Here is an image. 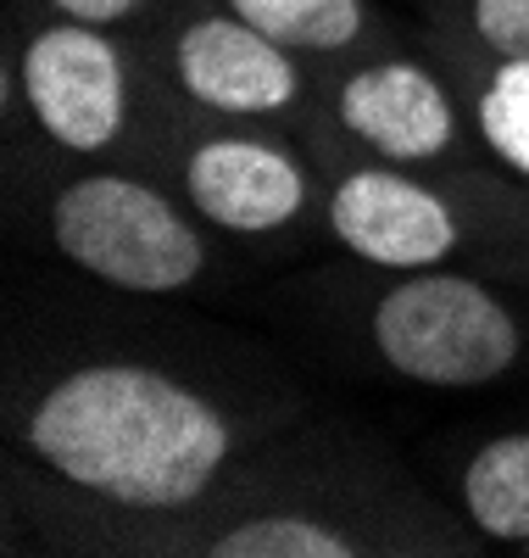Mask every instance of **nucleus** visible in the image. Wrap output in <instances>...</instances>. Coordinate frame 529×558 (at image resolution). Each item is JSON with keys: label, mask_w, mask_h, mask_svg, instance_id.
Instances as JSON below:
<instances>
[{"label": "nucleus", "mask_w": 529, "mask_h": 558, "mask_svg": "<svg viewBox=\"0 0 529 558\" xmlns=\"http://www.w3.org/2000/svg\"><path fill=\"white\" fill-rule=\"evenodd\" d=\"M28 452L67 486L123 508H184L218 481L229 425L162 368L89 363L39 397Z\"/></svg>", "instance_id": "obj_1"}, {"label": "nucleus", "mask_w": 529, "mask_h": 558, "mask_svg": "<svg viewBox=\"0 0 529 558\" xmlns=\"http://www.w3.org/2000/svg\"><path fill=\"white\" fill-rule=\"evenodd\" d=\"M379 357L413 386L473 391L502 380L518 357V318L468 274L418 268L373 307Z\"/></svg>", "instance_id": "obj_2"}, {"label": "nucleus", "mask_w": 529, "mask_h": 558, "mask_svg": "<svg viewBox=\"0 0 529 558\" xmlns=\"http://www.w3.org/2000/svg\"><path fill=\"white\" fill-rule=\"evenodd\" d=\"M51 235L67 263L134 296L184 291L207 263V246L189 229V218L146 179L123 173L73 179L51 207Z\"/></svg>", "instance_id": "obj_3"}, {"label": "nucleus", "mask_w": 529, "mask_h": 558, "mask_svg": "<svg viewBox=\"0 0 529 558\" xmlns=\"http://www.w3.org/2000/svg\"><path fill=\"white\" fill-rule=\"evenodd\" d=\"M23 96L34 123L67 151H101L123 129V51L95 23L39 28L23 51Z\"/></svg>", "instance_id": "obj_4"}, {"label": "nucleus", "mask_w": 529, "mask_h": 558, "mask_svg": "<svg viewBox=\"0 0 529 558\" xmlns=\"http://www.w3.org/2000/svg\"><path fill=\"white\" fill-rule=\"evenodd\" d=\"M329 229L346 252H357L373 268H391V274L441 268L457 252L452 207L429 184H418L396 168L346 173L329 196Z\"/></svg>", "instance_id": "obj_5"}, {"label": "nucleus", "mask_w": 529, "mask_h": 558, "mask_svg": "<svg viewBox=\"0 0 529 558\" xmlns=\"http://www.w3.org/2000/svg\"><path fill=\"white\" fill-rule=\"evenodd\" d=\"M179 84L212 112L257 118L296 101V62L246 17H201L179 34Z\"/></svg>", "instance_id": "obj_6"}, {"label": "nucleus", "mask_w": 529, "mask_h": 558, "mask_svg": "<svg viewBox=\"0 0 529 558\" xmlns=\"http://www.w3.org/2000/svg\"><path fill=\"white\" fill-rule=\"evenodd\" d=\"M184 191L207 223L234 229V235H262L302 213L307 173L268 140L223 134L196 146V157L184 162Z\"/></svg>", "instance_id": "obj_7"}, {"label": "nucleus", "mask_w": 529, "mask_h": 558, "mask_svg": "<svg viewBox=\"0 0 529 558\" xmlns=\"http://www.w3.org/2000/svg\"><path fill=\"white\" fill-rule=\"evenodd\" d=\"M341 123L391 162L441 157L457 134L452 96L418 62H373L341 84Z\"/></svg>", "instance_id": "obj_8"}, {"label": "nucleus", "mask_w": 529, "mask_h": 558, "mask_svg": "<svg viewBox=\"0 0 529 558\" xmlns=\"http://www.w3.org/2000/svg\"><path fill=\"white\" fill-rule=\"evenodd\" d=\"M468 520L496 542H529V430L485 441L463 470Z\"/></svg>", "instance_id": "obj_9"}, {"label": "nucleus", "mask_w": 529, "mask_h": 558, "mask_svg": "<svg viewBox=\"0 0 529 558\" xmlns=\"http://www.w3.org/2000/svg\"><path fill=\"white\" fill-rule=\"evenodd\" d=\"M284 51H341L362 34V0H229Z\"/></svg>", "instance_id": "obj_10"}, {"label": "nucleus", "mask_w": 529, "mask_h": 558, "mask_svg": "<svg viewBox=\"0 0 529 558\" xmlns=\"http://www.w3.org/2000/svg\"><path fill=\"white\" fill-rule=\"evenodd\" d=\"M212 558H352V536H341L334 525H318L307 514H262L223 531L212 547Z\"/></svg>", "instance_id": "obj_11"}, {"label": "nucleus", "mask_w": 529, "mask_h": 558, "mask_svg": "<svg viewBox=\"0 0 529 558\" xmlns=\"http://www.w3.org/2000/svg\"><path fill=\"white\" fill-rule=\"evenodd\" d=\"M479 134L502 168L529 179V57H507L485 96H479Z\"/></svg>", "instance_id": "obj_12"}, {"label": "nucleus", "mask_w": 529, "mask_h": 558, "mask_svg": "<svg viewBox=\"0 0 529 558\" xmlns=\"http://www.w3.org/2000/svg\"><path fill=\"white\" fill-rule=\"evenodd\" d=\"M479 39L502 57H529V0H473Z\"/></svg>", "instance_id": "obj_13"}, {"label": "nucleus", "mask_w": 529, "mask_h": 558, "mask_svg": "<svg viewBox=\"0 0 529 558\" xmlns=\"http://www.w3.org/2000/svg\"><path fill=\"white\" fill-rule=\"evenodd\" d=\"M57 12H67L73 23H95V28H107V23H118V17H128L139 0H51Z\"/></svg>", "instance_id": "obj_14"}]
</instances>
